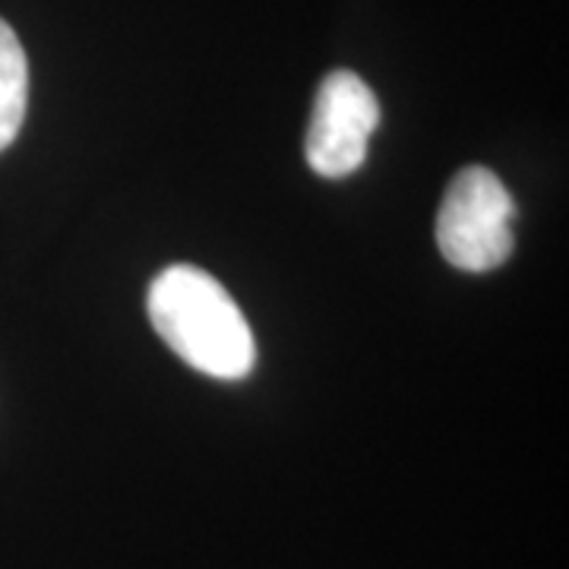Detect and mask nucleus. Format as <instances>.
I'll return each mask as SVG.
<instances>
[{"mask_svg":"<svg viewBox=\"0 0 569 569\" xmlns=\"http://www.w3.org/2000/svg\"><path fill=\"white\" fill-rule=\"evenodd\" d=\"M149 323L183 365L216 380H244L257 365L250 323L216 276L168 266L149 284Z\"/></svg>","mask_w":569,"mask_h":569,"instance_id":"1","label":"nucleus"},{"mask_svg":"<svg viewBox=\"0 0 569 569\" xmlns=\"http://www.w3.org/2000/svg\"><path fill=\"white\" fill-rule=\"evenodd\" d=\"M516 203L490 168L471 164L449 181L437 212V247L462 272H490L512 253Z\"/></svg>","mask_w":569,"mask_h":569,"instance_id":"2","label":"nucleus"},{"mask_svg":"<svg viewBox=\"0 0 569 569\" xmlns=\"http://www.w3.org/2000/svg\"><path fill=\"white\" fill-rule=\"evenodd\" d=\"M380 127V102L358 73H326L307 127V164L320 178L355 174L367 159L370 137Z\"/></svg>","mask_w":569,"mask_h":569,"instance_id":"3","label":"nucleus"},{"mask_svg":"<svg viewBox=\"0 0 569 569\" xmlns=\"http://www.w3.org/2000/svg\"><path fill=\"white\" fill-rule=\"evenodd\" d=\"M29 104V61L17 32L0 20V152L20 137Z\"/></svg>","mask_w":569,"mask_h":569,"instance_id":"4","label":"nucleus"}]
</instances>
